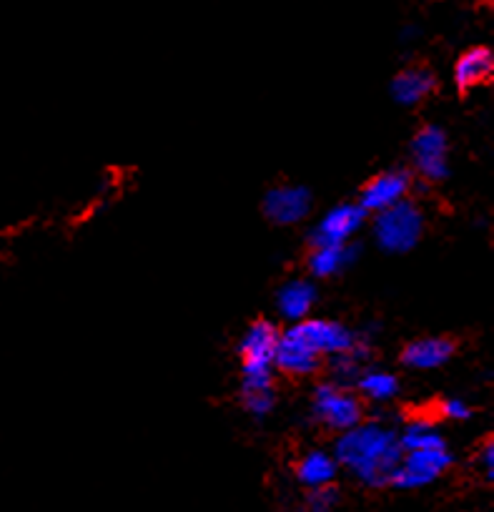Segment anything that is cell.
Wrapping results in <instances>:
<instances>
[{
  "mask_svg": "<svg viewBox=\"0 0 494 512\" xmlns=\"http://www.w3.org/2000/svg\"><path fill=\"white\" fill-rule=\"evenodd\" d=\"M474 462H477V470L482 472L484 482H492L494 480V440L492 437L482 440L477 455H474Z\"/></svg>",
  "mask_w": 494,
  "mask_h": 512,
  "instance_id": "22",
  "label": "cell"
},
{
  "mask_svg": "<svg viewBox=\"0 0 494 512\" xmlns=\"http://www.w3.org/2000/svg\"><path fill=\"white\" fill-rule=\"evenodd\" d=\"M427 231V214L414 199L372 216V241L384 254H409Z\"/></svg>",
  "mask_w": 494,
  "mask_h": 512,
  "instance_id": "3",
  "label": "cell"
},
{
  "mask_svg": "<svg viewBox=\"0 0 494 512\" xmlns=\"http://www.w3.org/2000/svg\"><path fill=\"white\" fill-rule=\"evenodd\" d=\"M437 83V73L432 68L424 66V63H412V66H404L402 71L394 73L389 93H392L397 106L414 108L437 91Z\"/></svg>",
  "mask_w": 494,
  "mask_h": 512,
  "instance_id": "15",
  "label": "cell"
},
{
  "mask_svg": "<svg viewBox=\"0 0 494 512\" xmlns=\"http://www.w3.org/2000/svg\"><path fill=\"white\" fill-rule=\"evenodd\" d=\"M281 327L271 319H254L239 337V367H274L276 347H279Z\"/></svg>",
  "mask_w": 494,
  "mask_h": 512,
  "instance_id": "11",
  "label": "cell"
},
{
  "mask_svg": "<svg viewBox=\"0 0 494 512\" xmlns=\"http://www.w3.org/2000/svg\"><path fill=\"white\" fill-rule=\"evenodd\" d=\"M369 224V214L357 204V201H342V204L326 209L311 226L306 239L309 249L314 246H339L352 244L362 234L364 226Z\"/></svg>",
  "mask_w": 494,
  "mask_h": 512,
  "instance_id": "6",
  "label": "cell"
},
{
  "mask_svg": "<svg viewBox=\"0 0 494 512\" xmlns=\"http://www.w3.org/2000/svg\"><path fill=\"white\" fill-rule=\"evenodd\" d=\"M359 256H362L359 241L339 246H314L306 254V277L314 279V282L337 279L359 262Z\"/></svg>",
  "mask_w": 494,
  "mask_h": 512,
  "instance_id": "14",
  "label": "cell"
},
{
  "mask_svg": "<svg viewBox=\"0 0 494 512\" xmlns=\"http://www.w3.org/2000/svg\"><path fill=\"white\" fill-rule=\"evenodd\" d=\"M414 186H417V181H414L412 171L404 169V166H389V169H382L374 176H369L354 201L369 216H374L402 204V201L412 199Z\"/></svg>",
  "mask_w": 494,
  "mask_h": 512,
  "instance_id": "7",
  "label": "cell"
},
{
  "mask_svg": "<svg viewBox=\"0 0 494 512\" xmlns=\"http://www.w3.org/2000/svg\"><path fill=\"white\" fill-rule=\"evenodd\" d=\"M339 465L334 460L332 450L324 447H309L301 452L294 462L296 482L306 490H319V487H332L339 477Z\"/></svg>",
  "mask_w": 494,
  "mask_h": 512,
  "instance_id": "16",
  "label": "cell"
},
{
  "mask_svg": "<svg viewBox=\"0 0 494 512\" xmlns=\"http://www.w3.org/2000/svg\"><path fill=\"white\" fill-rule=\"evenodd\" d=\"M291 332L306 344L321 359H334L342 354L352 352L359 342V332L339 319L329 317H309L299 324H291Z\"/></svg>",
  "mask_w": 494,
  "mask_h": 512,
  "instance_id": "5",
  "label": "cell"
},
{
  "mask_svg": "<svg viewBox=\"0 0 494 512\" xmlns=\"http://www.w3.org/2000/svg\"><path fill=\"white\" fill-rule=\"evenodd\" d=\"M316 304H319V287L309 277L284 279L274 294L276 314L281 322H286V327L314 317Z\"/></svg>",
  "mask_w": 494,
  "mask_h": 512,
  "instance_id": "10",
  "label": "cell"
},
{
  "mask_svg": "<svg viewBox=\"0 0 494 512\" xmlns=\"http://www.w3.org/2000/svg\"><path fill=\"white\" fill-rule=\"evenodd\" d=\"M309 412L311 420L321 427V430L332 432L334 437L344 435L359 422L367 420V405L359 400V395L349 387L334 384L329 379H321L314 384V390L309 395Z\"/></svg>",
  "mask_w": 494,
  "mask_h": 512,
  "instance_id": "2",
  "label": "cell"
},
{
  "mask_svg": "<svg viewBox=\"0 0 494 512\" xmlns=\"http://www.w3.org/2000/svg\"><path fill=\"white\" fill-rule=\"evenodd\" d=\"M332 455L339 470L347 472L354 482L372 490L392 485V477L402 460L397 425L379 417H367L344 435L334 437Z\"/></svg>",
  "mask_w": 494,
  "mask_h": 512,
  "instance_id": "1",
  "label": "cell"
},
{
  "mask_svg": "<svg viewBox=\"0 0 494 512\" xmlns=\"http://www.w3.org/2000/svg\"><path fill=\"white\" fill-rule=\"evenodd\" d=\"M494 73V53L487 46H472L454 61L452 81L457 91L469 93L479 86H487Z\"/></svg>",
  "mask_w": 494,
  "mask_h": 512,
  "instance_id": "17",
  "label": "cell"
},
{
  "mask_svg": "<svg viewBox=\"0 0 494 512\" xmlns=\"http://www.w3.org/2000/svg\"><path fill=\"white\" fill-rule=\"evenodd\" d=\"M454 354H457V339L447 334H429L404 344L399 352V364L412 372H434L447 367Z\"/></svg>",
  "mask_w": 494,
  "mask_h": 512,
  "instance_id": "12",
  "label": "cell"
},
{
  "mask_svg": "<svg viewBox=\"0 0 494 512\" xmlns=\"http://www.w3.org/2000/svg\"><path fill=\"white\" fill-rule=\"evenodd\" d=\"M337 510H339V490L334 485L306 492L304 512H337Z\"/></svg>",
  "mask_w": 494,
  "mask_h": 512,
  "instance_id": "20",
  "label": "cell"
},
{
  "mask_svg": "<svg viewBox=\"0 0 494 512\" xmlns=\"http://www.w3.org/2000/svg\"><path fill=\"white\" fill-rule=\"evenodd\" d=\"M274 369L276 374H284L291 379H311L324 369V359L311 352L289 327H284L279 347H276Z\"/></svg>",
  "mask_w": 494,
  "mask_h": 512,
  "instance_id": "13",
  "label": "cell"
},
{
  "mask_svg": "<svg viewBox=\"0 0 494 512\" xmlns=\"http://www.w3.org/2000/svg\"><path fill=\"white\" fill-rule=\"evenodd\" d=\"M352 390L357 392L359 400H362L364 405H389V402L397 400L399 392H402V382H399L397 374L389 372V369L372 367V364H369L367 369H362V374L357 377Z\"/></svg>",
  "mask_w": 494,
  "mask_h": 512,
  "instance_id": "18",
  "label": "cell"
},
{
  "mask_svg": "<svg viewBox=\"0 0 494 512\" xmlns=\"http://www.w3.org/2000/svg\"><path fill=\"white\" fill-rule=\"evenodd\" d=\"M412 176L424 184H444L452 176L449 166V134L439 123H424L409 141Z\"/></svg>",
  "mask_w": 494,
  "mask_h": 512,
  "instance_id": "4",
  "label": "cell"
},
{
  "mask_svg": "<svg viewBox=\"0 0 494 512\" xmlns=\"http://www.w3.org/2000/svg\"><path fill=\"white\" fill-rule=\"evenodd\" d=\"M454 465V455L449 447H437V450H417L404 452L399 460L397 472L392 477L394 490H422V487L434 485L439 477L447 475Z\"/></svg>",
  "mask_w": 494,
  "mask_h": 512,
  "instance_id": "8",
  "label": "cell"
},
{
  "mask_svg": "<svg viewBox=\"0 0 494 512\" xmlns=\"http://www.w3.org/2000/svg\"><path fill=\"white\" fill-rule=\"evenodd\" d=\"M314 209V194L309 186L296 181H281L266 189L261 199V211L266 221L274 226H296L304 224Z\"/></svg>",
  "mask_w": 494,
  "mask_h": 512,
  "instance_id": "9",
  "label": "cell"
},
{
  "mask_svg": "<svg viewBox=\"0 0 494 512\" xmlns=\"http://www.w3.org/2000/svg\"><path fill=\"white\" fill-rule=\"evenodd\" d=\"M399 445L402 452H417V450H437V447H447V437L439 430V425L427 417H412L397 427Z\"/></svg>",
  "mask_w": 494,
  "mask_h": 512,
  "instance_id": "19",
  "label": "cell"
},
{
  "mask_svg": "<svg viewBox=\"0 0 494 512\" xmlns=\"http://www.w3.org/2000/svg\"><path fill=\"white\" fill-rule=\"evenodd\" d=\"M439 420L444 422H467L474 417V407L464 397H444L437 405Z\"/></svg>",
  "mask_w": 494,
  "mask_h": 512,
  "instance_id": "21",
  "label": "cell"
}]
</instances>
